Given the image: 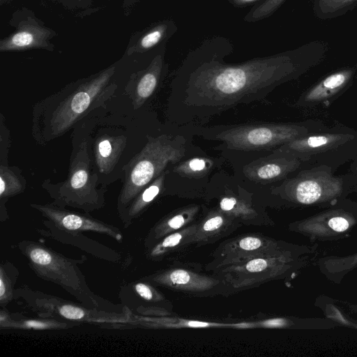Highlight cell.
<instances>
[{"label": "cell", "instance_id": "37", "mask_svg": "<svg viewBox=\"0 0 357 357\" xmlns=\"http://www.w3.org/2000/svg\"><path fill=\"white\" fill-rule=\"evenodd\" d=\"M11 2V0H0V6L8 5Z\"/></svg>", "mask_w": 357, "mask_h": 357}, {"label": "cell", "instance_id": "14", "mask_svg": "<svg viewBox=\"0 0 357 357\" xmlns=\"http://www.w3.org/2000/svg\"><path fill=\"white\" fill-rule=\"evenodd\" d=\"M355 73L354 68H344L328 75L304 91L294 106L299 108L328 106L350 85Z\"/></svg>", "mask_w": 357, "mask_h": 357}, {"label": "cell", "instance_id": "36", "mask_svg": "<svg viewBox=\"0 0 357 357\" xmlns=\"http://www.w3.org/2000/svg\"><path fill=\"white\" fill-rule=\"evenodd\" d=\"M188 325L192 326H207L206 323L196 322V321H190V322H188Z\"/></svg>", "mask_w": 357, "mask_h": 357}, {"label": "cell", "instance_id": "3", "mask_svg": "<svg viewBox=\"0 0 357 357\" xmlns=\"http://www.w3.org/2000/svg\"><path fill=\"white\" fill-rule=\"evenodd\" d=\"M195 135L185 127L169 123L157 135L147 137L142 151L129 164L126 180L117 200L122 221L132 200L169 167L202 150L193 143Z\"/></svg>", "mask_w": 357, "mask_h": 357}, {"label": "cell", "instance_id": "7", "mask_svg": "<svg viewBox=\"0 0 357 357\" xmlns=\"http://www.w3.org/2000/svg\"><path fill=\"white\" fill-rule=\"evenodd\" d=\"M14 300L38 317L94 324H121L130 322V312L98 310L65 300L24 285L14 291Z\"/></svg>", "mask_w": 357, "mask_h": 357}, {"label": "cell", "instance_id": "23", "mask_svg": "<svg viewBox=\"0 0 357 357\" xmlns=\"http://www.w3.org/2000/svg\"><path fill=\"white\" fill-rule=\"evenodd\" d=\"M286 0H262L244 16L246 22H256L273 15Z\"/></svg>", "mask_w": 357, "mask_h": 357}, {"label": "cell", "instance_id": "10", "mask_svg": "<svg viewBox=\"0 0 357 357\" xmlns=\"http://www.w3.org/2000/svg\"><path fill=\"white\" fill-rule=\"evenodd\" d=\"M8 23L13 31L0 40V52L54 50L52 40L56 32L46 26L33 10L25 6L18 8L12 13Z\"/></svg>", "mask_w": 357, "mask_h": 357}, {"label": "cell", "instance_id": "5", "mask_svg": "<svg viewBox=\"0 0 357 357\" xmlns=\"http://www.w3.org/2000/svg\"><path fill=\"white\" fill-rule=\"evenodd\" d=\"M273 151L291 154L307 167L326 166L335 173L339 167L357 158V130L340 125L328 127Z\"/></svg>", "mask_w": 357, "mask_h": 357}, {"label": "cell", "instance_id": "6", "mask_svg": "<svg viewBox=\"0 0 357 357\" xmlns=\"http://www.w3.org/2000/svg\"><path fill=\"white\" fill-rule=\"evenodd\" d=\"M271 192L301 204H312L357 191V174L336 175L328 167L304 168L269 187Z\"/></svg>", "mask_w": 357, "mask_h": 357}, {"label": "cell", "instance_id": "15", "mask_svg": "<svg viewBox=\"0 0 357 357\" xmlns=\"http://www.w3.org/2000/svg\"><path fill=\"white\" fill-rule=\"evenodd\" d=\"M45 228L37 229L40 235L50 238L63 245L76 247L91 256L108 262L117 263L121 258L120 252L84 234V232H75L61 230L45 220H43Z\"/></svg>", "mask_w": 357, "mask_h": 357}, {"label": "cell", "instance_id": "19", "mask_svg": "<svg viewBox=\"0 0 357 357\" xmlns=\"http://www.w3.org/2000/svg\"><path fill=\"white\" fill-rule=\"evenodd\" d=\"M0 172V221L3 222L9 218L6 203L11 197L22 192L24 185L17 175L7 167L1 165Z\"/></svg>", "mask_w": 357, "mask_h": 357}, {"label": "cell", "instance_id": "28", "mask_svg": "<svg viewBox=\"0 0 357 357\" xmlns=\"http://www.w3.org/2000/svg\"><path fill=\"white\" fill-rule=\"evenodd\" d=\"M267 266L266 261L262 259H256L250 261L246 265V269L250 272H260Z\"/></svg>", "mask_w": 357, "mask_h": 357}, {"label": "cell", "instance_id": "1", "mask_svg": "<svg viewBox=\"0 0 357 357\" xmlns=\"http://www.w3.org/2000/svg\"><path fill=\"white\" fill-rule=\"evenodd\" d=\"M234 52L226 37L204 39L186 54L172 74L166 116L178 127L204 126L214 117L255 102L295 80L324 54L319 43L240 63L225 60Z\"/></svg>", "mask_w": 357, "mask_h": 357}, {"label": "cell", "instance_id": "17", "mask_svg": "<svg viewBox=\"0 0 357 357\" xmlns=\"http://www.w3.org/2000/svg\"><path fill=\"white\" fill-rule=\"evenodd\" d=\"M75 326V323L64 322L51 318L24 317L21 314L10 313L6 307H1L0 310L1 328L45 331L66 329Z\"/></svg>", "mask_w": 357, "mask_h": 357}, {"label": "cell", "instance_id": "16", "mask_svg": "<svg viewBox=\"0 0 357 357\" xmlns=\"http://www.w3.org/2000/svg\"><path fill=\"white\" fill-rule=\"evenodd\" d=\"M177 30L176 23L168 18L134 32L128 40L124 57L144 56L153 52L161 45L167 44Z\"/></svg>", "mask_w": 357, "mask_h": 357}, {"label": "cell", "instance_id": "29", "mask_svg": "<svg viewBox=\"0 0 357 357\" xmlns=\"http://www.w3.org/2000/svg\"><path fill=\"white\" fill-rule=\"evenodd\" d=\"M222 218L217 215L208 220L204 225L203 229L205 231H213L218 229L222 224Z\"/></svg>", "mask_w": 357, "mask_h": 357}, {"label": "cell", "instance_id": "27", "mask_svg": "<svg viewBox=\"0 0 357 357\" xmlns=\"http://www.w3.org/2000/svg\"><path fill=\"white\" fill-rule=\"evenodd\" d=\"M239 245L243 250H252L258 248L261 245V241L257 238L246 237L241 240Z\"/></svg>", "mask_w": 357, "mask_h": 357}, {"label": "cell", "instance_id": "21", "mask_svg": "<svg viewBox=\"0 0 357 357\" xmlns=\"http://www.w3.org/2000/svg\"><path fill=\"white\" fill-rule=\"evenodd\" d=\"M121 145H123L122 140L119 142L117 137H103L98 140L96 156L100 171L109 170L117 158L118 147Z\"/></svg>", "mask_w": 357, "mask_h": 357}, {"label": "cell", "instance_id": "34", "mask_svg": "<svg viewBox=\"0 0 357 357\" xmlns=\"http://www.w3.org/2000/svg\"><path fill=\"white\" fill-rule=\"evenodd\" d=\"M283 321L281 319H272L267 321L265 324L268 326H280L283 324Z\"/></svg>", "mask_w": 357, "mask_h": 357}, {"label": "cell", "instance_id": "32", "mask_svg": "<svg viewBox=\"0 0 357 357\" xmlns=\"http://www.w3.org/2000/svg\"><path fill=\"white\" fill-rule=\"evenodd\" d=\"M185 222V219L182 215H176L168 221V225L173 229L181 227Z\"/></svg>", "mask_w": 357, "mask_h": 357}, {"label": "cell", "instance_id": "31", "mask_svg": "<svg viewBox=\"0 0 357 357\" xmlns=\"http://www.w3.org/2000/svg\"><path fill=\"white\" fill-rule=\"evenodd\" d=\"M140 1L141 0H123L122 9L123 14L126 16L129 15Z\"/></svg>", "mask_w": 357, "mask_h": 357}, {"label": "cell", "instance_id": "22", "mask_svg": "<svg viewBox=\"0 0 357 357\" xmlns=\"http://www.w3.org/2000/svg\"><path fill=\"white\" fill-rule=\"evenodd\" d=\"M357 6V0H314V11L321 19L336 17Z\"/></svg>", "mask_w": 357, "mask_h": 357}, {"label": "cell", "instance_id": "11", "mask_svg": "<svg viewBox=\"0 0 357 357\" xmlns=\"http://www.w3.org/2000/svg\"><path fill=\"white\" fill-rule=\"evenodd\" d=\"M225 160L222 155H209L204 151L190 155L167 168L165 188L206 191L212 176L222 169Z\"/></svg>", "mask_w": 357, "mask_h": 357}, {"label": "cell", "instance_id": "30", "mask_svg": "<svg viewBox=\"0 0 357 357\" xmlns=\"http://www.w3.org/2000/svg\"><path fill=\"white\" fill-rule=\"evenodd\" d=\"M181 238L182 236L179 234H174L170 235L165 238L161 244V246L163 248H167L176 245L179 243Z\"/></svg>", "mask_w": 357, "mask_h": 357}, {"label": "cell", "instance_id": "25", "mask_svg": "<svg viewBox=\"0 0 357 357\" xmlns=\"http://www.w3.org/2000/svg\"><path fill=\"white\" fill-rule=\"evenodd\" d=\"M169 280L176 284H183L188 282L190 275L188 272L183 270H176L169 275Z\"/></svg>", "mask_w": 357, "mask_h": 357}, {"label": "cell", "instance_id": "26", "mask_svg": "<svg viewBox=\"0 0 357 357\" xmlns=\"http://www.w3.org/2000/svg\"><path fill=\"white\" fill-rule=\"evenodd\" d=\"M328 225L335 231H343L349 227L348 221L342 217H334L328 221Z\"/></svg>", "mask_w": 357, "mask_h": 357}, {"label": "cell", "instance_id": "20", "mask_svg": "<svg viewBox=\"0 0 357 357\" xmlns=\"http://www.w3.org/2000/svg\"><path fill=\"white\" fill-rule=\"evenodd\" d=\"M19 275L18 269L9 261L0 265V305L6 306L14 300L15 285Z\"/></svg>", "mask_w": 357, "mask_h": 357}, {"label": "cell", "instance_id": "33", "mask_svg": "<svg viewBox=\"0 0 357 357\" xmlns=\"http://www.w3.org/2000/svg\"><path fill=\"white\" fill-rule=\"evenodd\" d=\"M229 4L236 8H244L255 2L262 0H227Z\"/></svg>", "mask_w": 357, "mask_h": 357}, {"label": "cell", "instance_id": "9", "mask_svg": "<svg viewBox=\"0 0 357 357\" xmlns=\"http://www.w3.org/2000/svg\"><path fill=\"white\" fill-rule=\"evenodd\" d=\"M226 160L231 163L234 175L246 187H271L308 168L294 155L276 151L255 157H228Z\"/></svg>", "mask_w": 357, "mask_h": 357}, {"label": "cell", "instance_id": "13", "mask_svg": "<svg viewBox=\"0 0 357 357\" xmlns=\"http://www.w3.org/2000/svg\"><path fill=\"white\" fill-rule=\"evenodd\" d=\"M31 206L40 212L47 222L59 229L75 232H94L123 243V235L118 227L98 220L89 213L73 211L53 204H31Z\"/></svg>", "mask_w": 357, "mask_h": 357}, {"label": "cell", "instance_id": "24", "mask_svg": "<svg viewBox=\"0 0 357 357\" xmlns=\"http://www.w3.org/2000/svg\"><path fill=\"white\" fill-rule=\"evenodd\" d=\"M57 3L66 9L71 11L87 12L89 14L90 10H95L92 8L93 0H51Z\"/></svg>", "mask_w": 357, "mask_h": 357}, {"label": "cell", "instance_id": "12", "mask_svg": "<svg viewBox=\"0 0 357 357\" xmlns=\"http://www.w3.org/2000/svg\"><path fill=\"white\" fill-rule=\"evenodd\" d=\"M115 65L91 77L79 87V90L61 102L51 117L52 131L61 132L70 127L78 116L88 109L114 74Z\"/></svg>", "mask_w": 357, "mask_h": 357}, {"label": "cell", "instance_id": "8", "mask_svg": "<svg viewBox=\"0 0 357 357\" xmlns=\"http://www.w3.org/2000/svg\"><path fill=\"white\" fill-rule=\"evenodd\" d=\"M93 177L90 174L86 145L84 143L71 164L68 179L61 184L46 187L54 199L52 204L79 208L86 213L103 207L104 193L96 189Z\"/></svg>", "mask_w": 357, "mask_h": 357}, {"label": "cell", "instance_id": "35", "mask_svg": "<svg viewBox=\"0 0 357 357\" xmlns=\"http://www.w3.org/2000/svg\"><path fill=\"white\" fill-rule=\"evenodd\" d=\"M349 172L357 174V158L353 162H351Z\"/></svg>", "mask_w": 357, "mask_h": 357}, {"label": "cell", "instance_id": "2", "mask_svg": "<svg viewBox=\"0 0 357 357\" xmlns=\"http://www.w3.org/2000/svg\"><path fill=\"white\" fill-rule=\"evenodd\" d=\"M328 128L321 120L288 123H243L187 128L195 136L219 142L214 149L229 156L265 155L282 145Z\"/></svg>", "mask_w": 357, "mask_h": 357}, {"label": "cell", "instance_id": "4", "mask_svg": "<svg viewBox=\"0 0 357 357\" xmlns=\"http://www.w3.org/2000/svg\"><path fill=\"white\" fill-rule=\"evenodd\" d=\"M16 246L38 278L60 286L79 303L109 312L128 310L126 307H116L100 298L91 290L78 266L86 261V256L82 255L81 259L69 258L46 245L31 240H22Z\"/></svg>", "mask_w": 357, "mask_h": 357}, {"label": "cell", "instance_id": "18", "mask_svg": "<svg viewBox=\"0 0 357 357\" xmlns=\"http://www.w3.org/2000/svg\"><path fill=\"white\" fill-rule=\"evenodd\" d=\"M167 173V169L132 200L121 221L125 229L131 225L132 221L139 216L146 206L165 189Z\"/></svg>", "mask_w": 357, "mask_h": 357}]
</instances>
